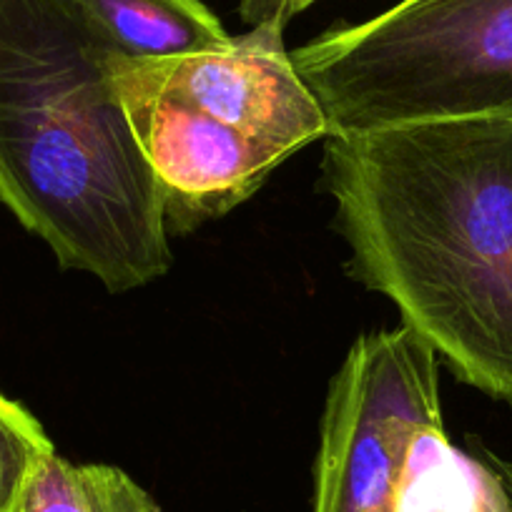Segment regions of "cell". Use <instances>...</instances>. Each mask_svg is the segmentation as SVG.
I'll return each instance as SVG.
<instances>
[{"label":"cell","instance_id":"10","mask_svg":"<svg viewBox=\"0 0 512 512\" xmlns=\"http://www.w3.org/2000/svg\"><path fill=\"white\" fill-rule=\"evenodd\" d=\"M53 450L41 422L0 392V512H16L28 477Z\"/></svg>","mask_w":512,"mask_h":512},{"label":"cell","instance_id":"3","mask_svg":"<svg viewBox=\"0 0 512 512\" xmlns=\"http://www.w3.org/2000/svg\"><path fill=\"white\" fill-rule=\"evenodd\" d=\"M292 61L329 134L512 116V0H400Z\"/></svg>","mask_w":512,"mask_h":512},{"label":"cell","instance_id":"11","mask_svg":"<svg viewBox=\"0 0 512 512\" xmlns=\"http://www.w3.org/2000/svg\"><path fill=\"white\" fill-rule=\"evenodd\" d=\"M314 0H239V16L246 26H279L287 23L302 11H307Z\"/></svg>","mask_w":512,"mask_h":512},{"label":"cell","instance_id":"5","mask_svg":"<svg viewBox=\"0 0 512 512\" xmlns=\"http://www.w3.org/2000/svg\"><path fill=\"white\" fill-rule=\"evenodd\" d=\"M116 86L136 144L159 184L169 234H191L229 214L289 159L159 88L136 58H121Z\"/></svg>","mask_w":512,"mask_h":512},{"label":"cell","instance_id":"1","mask_svg":"<svg viewBox=\"0 0 512 512\" xmlns=\"http://www.w3.org/2000/svg\"><path fill=\"white\" fill-rule=\"evenodd\" d=\"M322 176L352 277L512 407V116L329 134Z\"/></svg>","mask_w":512,"mask_h":512},{"label":"cell","instance_id":"9","mask_svg":"<svg viewBox=\"0 0 512 512\" xmlns=\"http://www.w3.org/2000/svg\"><path fill=\"white\" fill-rule=\"evenodd\" d=\"M16 512H164L121 467L76 465L56 450L28 477Z\"/></svg>","mask_w":512,"mask_h":512},{"label":"cell","instance_id":"13","mask_svg":"<svg viewBox=\"0 0 512 512\" xmlns=\"http://www.w3.org/2000/svg\"><path fill=\"white\" fill-rule=\"evenodd\" d=\"M502 482H505V480H502ZM505 487H507V495H510V500H512V485H507V482H505Z\"/></svg>","mask_w":512,"mask_h":512},{"label":"cell","instance_id":"8","mask_svg":"<svg viewBox=\"0 0 512 512\" xmlns=\"http://www.w3.org/2000/svg\"><path fill=\"white\" fill-rule=\"evenodd\" d=\"M128 58H181L221 51L234 36L201 0H81Z\"/></svg>","mask_w":512,"mask_h":512},{"label":"cell","instance_id":"12","mask_svg":"<svg viewBox=\"0 0 512 512\" xmlns=\"http://www.w3.org/2000/svg\"><path fill=\"white\" fill-rule=\"evenodd\" d=\"M472 445H475L477 450H480V455L485 457V460L490 462L492 467H495V470H497V475H500L502 480L507 482V485H512V462H507V460H502V457L492 455V452L487 450V447H482L480 442H477V440H472Z\"/></svg>","mask_w":512,"mask_h":512},{"label":"cell","instance_id":"7","mask_svg":"<svg viewBox=\"0 0 512 512\" xmlns=\"http://www.w3.org/2000/svg\"><path fill=\"white\" fill-rule=\"evenodd\" d=\"M395 512H512V500L495 467L457 450L432 420L407 445Z\"/></svg>","mask_w":512,"mask_h":512},{"label":"cell","instance_id":"4","mask_svg":"<svg viewBox=\"0 0 512 512\" xmlns=\"http://www.w3.org/2000/svg\"><path fill=\"white\" fill-rule=\"evenodd\" d=\"M437 359L405 324L352 344L324 402L314 512H395L412 435L442 420Z\"/></svg>","mask_w":512,"mask_h":512},{"label":"cell","instance_id":"2","mask_svg":"<svg viewBox=\"0 0 512 512\" xmlns=\"http://www.w3.org/2000/svg\"><path fill=\"white\" fill-rule=\"evenodd\" d=\"M123 56L81 0H0V201L63 269L111 294L174 262L116 86Z\"/></svg>","mask_w":512,"mask_h":512},{"label":"cell","instance_id":"6","mask_svg":"<svg viewBox=\"0 0 512 512\" xmlns=\"http://www.w3.org/2000/svg\"><path fill=\"white\" fill-rule=\"evenodd\" d=\"M136 61L159 88L287 156L329 136L327 116L294 68L279 26L251 28L221 51Z\"/></svg>","mask_w":512,"mask_h":512}]
</instances>
